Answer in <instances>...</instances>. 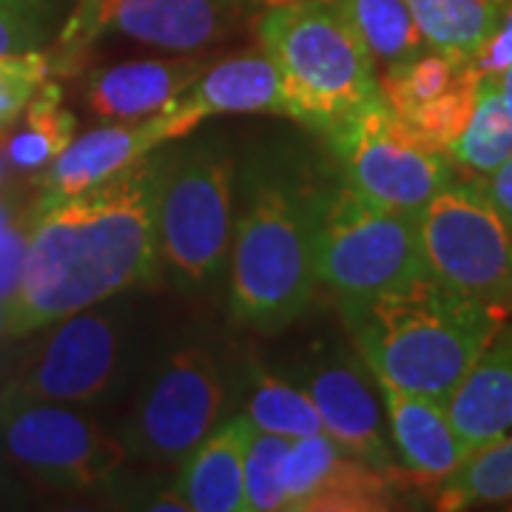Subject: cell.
Segmentation results:
<instances>
[{
  "instance_id": "6da1fadb",
  "label": "cell",
  "mask_w": 512,
  "mask_h": 512,
  "mask_svg": "<svg viewBox=\"0 0 512 512\" xmlns=\"http://www.w3.org/2000/svg\"><path fill=\"white\" fill-rule=\"evenodd\" d=\"M168 151H151L103 183L26 222V254L0 336L20 339L120 293L157 282V205Z\"/></svg>"
},
{
  "instance_id": "7a4b0ae2",
  "label": "cell",
  "mask_w": 512,
  "mask_h": 512,
  "mask_svg": "<svg viewBox=\"0 0 512 512\" xmlns=\"http://www.w3.org/2000/svg\"><path fill=\"white\" fill-rule=\"evenodd\" d=\"M242 211L228 259L231 319L256 333H276L308 311L319 288L313 239L322 180L299 148L265 146L239 174Z\"/></svg>"
},
{
  "instance_id": "3957f363",
  "label": "cell",
  "mask_w": 512,
  "mask_h": 512,
  "mask_svg": "<svg viewBox=\"0 0 512 512\" xmlns=\"http://www.w3.org/2000/svg\"><path fill=\"white\" fill-rule=\"evenodd\" d=\"M356 353L402 390L447 404L510 316L424 274L390 291L339 299Z\"/></svg>"
},
{
  "instance_id": "277c9868",
  "label": "cell",
  "mask_w": 512,
  "mask_h": 512,
  "mask_svg": "<svg viewBox=\"0 0 512 512\" xmlns=\"http://www.w3.org/2000/svg\"><path fill=\"white\" fill-rule=\"evenodd\" d=\"M259 46L274 63L285 117L325 134L379 97L367 49L330 0H288L262 12Z\"/></svg>"
},
{
  "instance_id": "5b68a950",
  "label": "cell",
  "mask_w": 512,
  "mask_h": 512,
  "mask_svg": "<svg viewBox=\"0 0 512 512\" xmlns=\"http://www.w3.org/2000/svg\"><path fill=\"white\" fill-rule=\"evenodd\" d=\"M237 163L220 143L168 151L157 228L165 271L188 293L211 291L231 259Z\"/></svg>"
},
{
  "instance_id": "8992f818",
  "label": "cell",
  "mask_w": 512,
  "mask_h": 512,
  "mask_svg": "<svg viewBox=\"0 0 512 512\" xmlns=\"http://www.w3.org/2000/svg\"><path fill=\"white\" fill-rule=\"evenodd\" d=\"M316 282L333 299H359L430 274L421 251L416 214L365 200L342 180L328 183L313 239Z\"/></svg>"
},
{
  "instance_id": "52a82bcc",
  "label": "cell",
  "mask_w": 512,
  "mask_h": 512,
  "mask_svg": "<svg viewBox=\"0 0 512 512\" xmlns=\"http://www.w3.org/2000/svg\"><path fill=\"white\" fill-rule=\"evenodd\" d=\"M322 137L336 177L390 211L419 214L439 191L458 180V165L450 154L421 143L387 106L382 92Z\"/></svg>"
},
{
  "instance_id": "ba28073f",
  "label": "cell",
  "mask_w": 512,
  "mask_h": 512,
  "mask_svg": "<svg viewBox=\"0 0 512 512\" xmlns=\"http://www.w3.org/2000/svg\"><path fill=\"white\" fill-rule=\"evenodd\" d=\"M416 228L430 274L512 316V231L481 180L447 185L416 214Z\"/></svg>"
},
{
  "instance_id": "9c48e42d",
  "label": "cell",
  "mask_w": 512,
  "mask_h": 512,
  "mask_svg": "<svg viewBox=\"0 0 512 512\" xmlns=\"http://www.w3.org/2000/svg\"><path fill=\"white\" fill-rule=\"evenodd\" d=\"M228 402L225 367L205 345H177L148 370L120 427L128 458L180 464L220 421Z\"/></svg>"
},
{
  "instance_id": "30bf717a",
  "label": "cell",
  "mask_w": 512,
  "mask_h": 512,
  "mask_svg": "<svg viewBox=\"0 0 512 512\" xmlns=\"http://www.w3.org/2000/svg\"><path fill=\"white\" fill-rule=\"evenodd\" d=\"M3 441L12 464L52 493H92L114 481L126 447L69 404L0 393Z\"/></svg>"
},
{
  "instance_id": "8fae6325",
  "label": "cell",
  "mask_w": 512,
  "mask_h": 512,
  "mask_svg": "<svg viewBox=\"0 0 512 512\" xmlns=\"http://www.w3.org/2000/svg\"><path fill=\"white\" fill-rule=\"evenodd\" d=\"M72 313L49 325V336L20 362L3 393L69 407L109 402L126 379V319L111 308Z\"/></svg>"
},
{
  "instance_id": "7c38bea8",
  "label": "cell",
  "mask_w": 512,
  "mask_h": 512,
  "mask_svg": "<svg viewBox=\"0 0 512 512\" xmlns=\"http://www.w3.org/2000/svg\"><path fill=\"white\" fill-rule=\"evenodd\" d=\"M234 0H74L55 37V72H77L100 37H128L168 52H202L231 35Z\"/></svg>"
},
{
  "instance_id": "4fadbf2b",
  "label": "cell",
  "mask_w": 512,
  "mask_h": 512,
  "mask_svg": "<svg viewBox=\"0 0 512 512\" xmlns=\"http://www.w3.org/2000/svg\"><path fill=\"white\" fill-rule=\"evenodd\" d=\"M299 384L311 393L330 439L387 476L404 478L390 441L387 413L376 373L348 345H330L313 353L299 370ZM410 484V481H407Z\"/></svg>"
},
{
  "instance_id": "5bb4252c",
  "label": "cell",
  "mask_w": 512,
  "mask_h": 512,
  "mask_svg": "<svg viewBox=\"0 0 512 512\" xmlns=\"http://www.w3.org/2000/svg\"><path fill=\"white\" fill-rule=\"evenodd\" d=\"M282 490L291 512H384L402 507L410 484L370 467L322 430L291 439Z\"/></svg>"
},
{
  "instance_id": "9a60e30c",
  "label": "cell",
  "mask_w": 512,
  "mask_h": 512,
  "mask_svg": "<svg viewBox=\"0 0 512 512\" xmlns=\"http://www.w3.org/2000/svg\"><path fill=\"white\" fill-rule=\"evenodd\" d=\"M171 140L177 137L163 109H157L151 117L146 114L137 120H120L114 126L94 128L86 137H74L72 146L55 163L46 165V174L37 180V200L32 202L26 222L74 194H83L86 188L109 180L140 157L168 146Z\"/></svg>"
},
{
  "instance_id": "2e32d148",
  "label": "cell",
  "mask_w": 512,
  "mask_h": 512,
  "mask_svg": "<svg viewBox=\"0 0 512 512\" xmlns=\"http://www.w3.org/2000/svg\"><path fill=\"white\" fill-rule=\"evenodd\" d=\"M376 382L382 390L390 441L399 467L410 487L433 498L444 478L453 476L458 464L470 456V447L456 433L447 404L402 390L379 376Z\"/></svg>"
},
{
  "instance_id": "e0dca14e",
  "label": "cell",
  "mask_w": 512,
  "mask_h": 512,
  "mask_svg": "<svg viewBox=\"0 0 512 512\" xmlns=\"http://www.w3.org/2000/svg\"><path fill=\"white\" fill-rule=\"evenodd\" d=\"M174 137H188L214 114H282V89L265 52L228 57L205 72L163 106Z\"/></svg>"
},
{
  "instance_id": "ac0fdd59",
  "label": "cell",
  "mask_w": 512,
  "mask_h": 512,
  "mask_svg": "<svg viewBox=\"0 0 512 512\" xmlns=\"http://www.w3.org/2000/svg\"><path fill=\"white\" fill-rule=\"evenodd\" d=\"M447 413L461 441L484 447L512 436V322L495 330L490 345L481 350L476 365L461 379L447 402Z\"/></svg>"
},
{
  "instance_id": "d6986e66",
  "label": "cell",
  "mask_w": 512,
  "mask_h": 512,
  "mask_svg": "<svg viewBox=\"0 0 512 512\" xmlns=\"http://www.w3.org/2000/svg\"><path fill=\"white\" fill-rule=\"evenodd\" d=\"M251 436L254 424L234 416L180 461L174 490L188 512H245V453Z\"/></svg>"
},
{
  "instance_id": "ffe728a7",
  "label": "cell",
  "mask_w": 512,
  "mask_h": 512,
  "mask_svg": "<svg viewBox=\"0 0 512 512\" xmlns=\"http://www.w3.org/2000/svg\"><path fill=\"white\" fill-rule=\"evenodd\" d=\"M208 63L200 57L171 60H131L89 77L86 100L100 120H137L163 109L168 100L185 92Z\"/></svg>"
},
{
  "instance_id": "44dd1931",
  "label": "cell",
  "mask_w": 512,
  "mask_h": 512,
  "mask_svg": "<svg viewBox=\"0 0 512 512\" xmlns=\"http://www.w3.org/2000/svg\"><path fill=\"white\" fill-rule=\"evenodd\" d=\"M9 126H12V134L3 143L9 163L35 171V168L55 163L57 157L72 146L74 134H77V117L63 106L60 86L46 80Z\"/></svg>"
},
{
  "instance_id": "7402d4cb",
  "label": "cell",
  "mask_w": 512,
  "mask_h": 512,
  "mask_svg": "<svg viewBox=\"0 0 512 512\" xmlns=\"http://www.w3.org/2000/svg\"><path fill=\"white\" fill-rule=\"evenodd\" d=\"M507 0H407L427 49L473 63Z\"/></svg>"
},
{
  "instance_id": "603a6c76",
  "label": "cell",
  "mask_w": 512,
  "mask_h": 512,
  "mask_svg": "<svg viewBox=\"0 0 512 512\" xmlns=\"http://www.w3.org/2000/svg\"><path fill=\"white\" fill-rule=\"evenodd\" d=\"M242 416L254 424V430L285 439H302L325 430L311 393L302 384L259 365L251 367V376L245 382Z\"/></svg>"
},
{
  "instance_id": "cb8c5ba5",
  "label": "cell",
  "mask_w": 512,
  "mask_h": 512,
  "mask_svg": "<svg viewBox=\"0 0 512 512\" xmlns=\"http://www.w3.org/2000/svg\"><path fill=\"white\" fill-rule=\"evenodd\" d=\"M376 66H393L427 49L407 0H330Z\"/></svg>"
},
{
  "instance_id": "d4e9b609",
  "label": "cell",
  "mask_w": 512,
  "mask_h": 512,
  "mask_svg": "<svg viewBox=\"0 0 512 512\" xmlns=\"http://www.w3.org/2000/svg\"><path fill=\"white\" fill-rule=\"evenodd\" d=\"M436 510H473L512 504V436L476 447L444 478L436 495Z\"/></svg>"
},
{
  "instance_id": "484cf974",
  "label": "cell",
  "mask_w": 512,
  "mask_h": 512,
  "mask_svg": "<svg viewBox=\"0 0 512 512\" xmlns=\"http://www.w3.org/2000/svg\"><path fill=\"white\" fill-rule=\"evenodd\" d=\"M512 157V114L504 106L498 77H478L476 109L461 131L450 160L476 177H490Z\"/></svg>"
},
{
  "instance_id": "4316f807",
  "label": "cell",
  "mask_w": 512,
  "mask_h": 512,
  "mask_svg": "<svg viewBox=\"0 0 512 512\" xmlns=\"http://www.w3.org/2000/svg\"><path fill=\"white\" fill-rule=\"evenodd\" d=\"M478 77L481 74L473 69L450 92L441 94L436 100H430V103H424V106L410 111V114H404L399 120L419 137L421 143H427V146L436 148V151L450 154V148L461 137V131L467 126L470 114L476 109Z\"/></svg>"
},
{
  "instance_id": "83f0119b",
  "label": "cell",
  "mask_w": 512,
  "mask_h": 512,
  "mask_svg": "<svg viewBox=\"0 0 512 512\" xmlns=\"http://www.w3.org/2000/svg\"><path fill=\"white\" fill-rule=\"evenodd\" d=\"M291 439L254 430L245 453V512L285 510L282 467Z\"/></svg>"
},
{
  "instance_id": "f1b7e54d",
  "label": "cell",
  "mask_w": 512,
  "mask_h": 512,
  "mask_svg": "<svg viewBox=\"0 0 512 512\" xmlns=\"http://www.w3.org/2000/svg\"><path fill=\"white\" fill-rule=\"evenodd\" d=\"M52 72V55L43 49L0 57V128L26 109Z\"/></svg>"
},
{
  "instance_id": "f546056e",
  "label": "cell",
  "mask_w": 512,
  "mask_h": 512,
  "mask_svg": "<svg viewBox=\"0 0 512 512\" xmlns=\"http://www.w3.org/2000/svg\"><path fill=\"white\" fill-rule=\"evenodd\" d=\"M512 63V0L504 3L501 18L495 23L493 35L484 40V46L473 57V69L481 77H498Z\"/></svg>"
},
{
  "instance_id": "4dcf8cb0",
  "label": "cell",
  "mask_w": 512,
  "mask_h": 512,
  "mask_svg": "<svg viewBox=\"0 0 512 512\" xmlns=\"http://www.w3.org/2000/svg\"><path fill=\"white\" fill-rule=\"evenodd\" d=\"M52 40V35L37 26L35 20L23 18L15 9L0 6V57L18 55V52H32Z\"/></svg>"
},
{
  "instance_id": "1f68e13d",
  "label": "cell",
  "mask_w": 512,
  "mask_h": 512,
  "mask_svg": "<svg viewBox=\"0 0 512 512\" xmlns=\"http://www.w3.org/2000/svg\"><path fill=\"white\" fill-rule=\"evenodd\" d=\"M26 225L23 228H9L0 234V305L12 296L23 268V254H26Z\"/></svg>"
},
{
  "instance_id": "d6a6232c",
  "label": "cell",
  "mask_w": 512,
  "mask_h": 512,
  "mask_svg": "<svg viewBox=\"0 0 512 512\" xmlns=\"http://www.w3.org/2000/svg\"><path fill=\"white\" fill-rule=\"evenodd\" d=\"M74 0H0V6L15 9L23 18L35 20L37 26H43L52 37H57V26H63V20L69 15Z\"/></svg>"
},
{
  "instance_id": "836d02e7",
  "label": "cell",
  "mask_w": 512,
  "mask_h": 512,
  "mask_svg": "<svg viewBox=\"0 0 512 512\" xmlns=\"http://www.w3.org/2000/svg\"><path fill=\"white\" fill-rule=\"evenodd\" d=\"M481 183L487 188L495 208H498V214L504 217V222L510 225L512 231V157L501 168H495L490 177H484Z\"/></svg>"
},
{
  "instance_id": "e575fe53",
  "label": "cell",
  "mask_w": 512,
  "mask_h": 512,
  "mask_svg": "<svg viewBox=\"0 0 512 512\" xmlns=\"http://www.w3.org/2000/svg\"><path fill=\"white\" fill-rule=\"evenodd\" d=\"M498 89H501V97H504V106L512 114V63L498 74Z\"/></svg>"
},
{
  "instance_id": "d590c367",
  "label": "cell",
  "mask_w": 512,
  "mask_h": 512,
  "mask_svg": "<svg viewBox=\"0 0 512 512\" xmlns=\"http://www.w3.org/2000/svg\"><path fill=\"white\" fill-rule=\"evenodd\" d=\"M12 228V208L6 202H0V234H6Z\"/></svg>"
},
{
  "instance_id": "8d00e7d4",
  "label": "cell",
  "mask_w": 512,
  "mask_h": 512,
  "mask_svg": "<svg viewBox=\"0 0 512 512\" xmlns=\"http://www.w3.org/2000/svg\"><path fill=\"white\" fill-rule=\"evenodd\" d=\"M251 3H265V6H276V3H288V0H251Z\"/></svg>"
},
{
  "instance_id": "74e56055",
  "label": "cell",
  "mask_w": 512,
  "mask_h": 512,
  "mask_svg": "<svg viewBox=\"0 0 512 512\" xmlns=\"http://www.w3.org/2000/svg\"><path fill=\"white\" fill-rule=\"evenodd\" d=\"M0 439H3V419H0Z\"/></svg>"
},
{
  "instance_id": "f35d334b",
  "label": "cell",
  "mask_w": 512,
  "mask_h": 512,
  "mask_svg": "<svg viewBox=\"0 0 512 512\" xmlns=\"http://www.w3.org/2000/svg\"><path fill=\"white\" fill-rule=\"evenodd\" d=\"M0 180H3V168H0Z\"/></svg>"
},
{
  "instance_id": "ab89813d",
  "label": "cell",
  "mask_w": 512,
  "mask_h": 512,
  "mask_svg": "<svg viewBox=\"0 0 512 512\" xmlns=\"http://www.w3.org/2000/svg\"><path fill=\"white\" fill-rule=\"evenodd\" d=\"M507 507H510V510H512V504H507Z\"/></svg>"
}]
</instances>
